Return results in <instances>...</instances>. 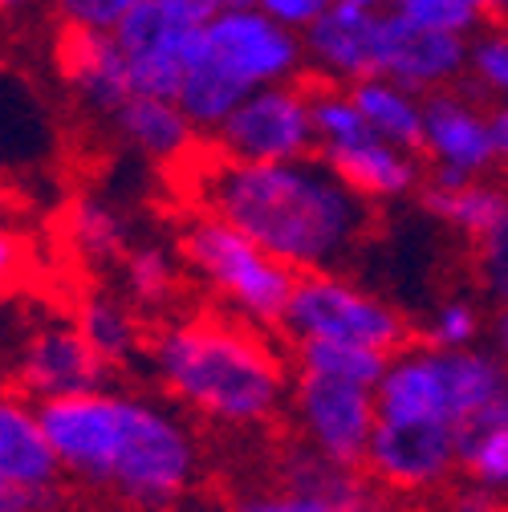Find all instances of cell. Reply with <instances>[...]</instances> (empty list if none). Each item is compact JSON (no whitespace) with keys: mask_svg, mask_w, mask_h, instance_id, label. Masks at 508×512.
Segmentation results:
<instances>
[{"mask_svg":"<svg viewBox=\"0 0 508 512\" xmlns=\"http://www.w3.org/2000/svg\"><path fill=\"white\" fill-rule=\"evenodd\" d=\"M484 102H508V17L484 21L468 37V78Z\"/></svg>","mask_w":508,"mask_h":512,"instance_id":"29","label":"cell"},{"mask_svg":"<svg viewBox=\"0 0 508 512\" xmlns=\"http://www.w3.org/2000/svg\"><path fill=\"white\" fill-rule=\"evenodd\" d=\"M175 252L187 281L208 297V305H220L261 330L281 326L297 273L281 265L273 252H265L248 232L216 212L196 208L175 232Z\"/></svg>","mask_w":508,"mask_h":512,"instance_id":"5","label":"cell"},{"mask_svg":"<svg viewBox=\"0 0 508 512\" xmlns=\"http://www.w3.org/2000/svg\"><path fill=\"white\" fill-rule=\"evenodd\" d=\"M378 13L330 5L322 21L301 33L305 57H309V78H326L342 86L374 78V17Z\"/></svg>","mask_w":508,"mask_h":512,"instance_id":"19","label":"cell"},{"mask_svg":"<svg viewBox=\"0 0 508 512\" xmlns=\"http://www.w3.org/2000/svg\"><path fill=\"white\" fill-rule=\"evenodd\" d=\"M25 261H29V248H25V240H21L13 228L0 224V293H9V289L21 281Z\"/></svg>","mask_w":508,"mask_h":512,"instance_id":"38","label":"cell"},{"mask_svg":"<svg viewBox=\"0 0 508 512\" xmlns=\"http://www.w3.org/2000/svg\"><path fill=\"white\" fill-rule=\"evenodd\" d=\"M61 0H0V17H17L29 9H57Z\"/></svg>","mask_w":508,"mask_h":512,"instance_id":"42","label":"cell"},{"mask_svg":"<svg viewBox=\"0 0 508 512\" xmlns=\"http://www.w3.org/2000/svg\"><path fill=\"white\" fill-rule=\"evenodd\" d=\"M114 269H118V293L147 317H167L187 285L179 252L159 240L131 244Z\"/></svg>","mask_w":508,"mask_h":512,"instance_id":"23","label":"cell"},{"mask_svg":"<svg viewBox=\"0 0 508 512\" xmlns=\"http://www.w3.org/2000/svg\"><path fill=\"white\" fill-rule=\"evenodd\" d=\"M460 476L508 496V399L464 427V435H460Z\"/></svg>","mask_w":508,"mask_h":512,"instance_id":"27","label":"cell"},{"mask_svg":"<svg viewBox=\"0 0 508 512\" xmlns=\"http://www.w3.org/2000/svg\"><path fill=\"white\" fill-rule=\"evenodd\" d=\"M476 281L480 289L496 301V305H508V228L496 232L492 240L476 244Z\"/></svg>","mask_w":508,"mask_h":512,"instance_id":"34","label":"cell"},{"mask_svg":"<svg viewBox=\"0 0 508 512\" xmlns=\"http://www.w3.org/2000/svg\"><path fill=\"white\" fill-rule=\"evenodd\" d=\"M374 74L419 94L460 86L468 78V37L411 25L387 5L374 17Z\"/></svg>","mask_w":508,"mask_h":512,"instance_id":"13","label":"cell"},{"mask_svg":"<svg viewBox=\"0 0 508 512\" xmlns=\"http://www.w3.org/2000/svg\"><path fill=\"white\" fill-rule=\"evenodd\" d=\"M200 33H204V25H183V21L167 17L155 0H143V5L114 29V41L126 57L135 94L175 98L187 61H192V53L200 45Z\"/></svg>","mask_w":508,"mask_h":512,"instance_id":"14","label":"cell"},{"mask_svg":"<svg viewBox=\"0 0 508 512\" xmlns=\"http://www.w3.org/2000/svg\"><path fill=\"white\" fill-rule=\"evenodd\" d=\"M476 9L484 13V21H496V17H508V0H476Z\"/></svg>","mask_w":508,"mask_h":512,"instance_id":"43","label":"cell"},{"mask_svg":"<svg viewBox=\"0 0 508 512\" xmlns=\"http://www.w3.org/2000/svg\"><path fill=\"white\" fill-rule=\"evenodd\" d=\"M53 66H57L61 86L70 90V98L98 122H106L126 98L135 94L131 70H126V57H122L114 33L57 25Z\"/></svg>","mask_w":508,"mask_h":512,"instance_id":"15","label":"cell"},{"mask_svg":"<svg viewBox=\"0 0 508 512\" xmlns=\"http://www.w3.org/2000/svg\"><path fill=\"white\" fill-rule=\"evenodd\" d=\"M143 362L159 395L212 431L265 435L289 415L293 358L273 342V330L220 305L159 317Z\"/></svg>","mask_w":508,"mask_h":512,"instance_id":"3","label":"cell"},{"mask_svg":"<svg viewBox=\"0 0 508 512\" xmlns=\"http://www.w3.org/2000/svg\"><path fill=\"white\" fill-rule=\"evenodd\" d=\"M208 143L228 159L269 163V159H301L313 155V110H309V78L261 86L236 102V110L208 135Z\"/></svg>","mask_w":508,"mask_h":512,"instance_id":"10","label":"cell"},{"mask_svg":"<svg viewBox=\"0 0 508 512\" xmlns=\"http://www.w3.org/2000/svg\"><path fill=\"white\" fill-rule=\"evenodd\" d=\"M143 317L147 313H139L122 293H110V289L86 293L74 309L78 330L86 334V342L110 370H126V366L143 362V350L151 338V326Z\"/></svg>","mask_w":508,"mask_h":512,"instance_id":"22","label":"cell"},{"mask_svg":"<svg viewBox=\"0 0 508 512\" xmlns=\"http://www.w3.org/2000/svg\"><path fill=\"white\" fill-rule=\"evenodd\" d=\"M110 366L94 354L78 322H41L13 350V387L37 403L98 391L110 382Z\"/></svg>","mask_w":508,"mask_h":512,"instance_id":"12","label":"cell"},{"mask_svg":"<svg viewBox=\"0 0 508 512\" xmlns=\"http://www.w3.org/2000/svg\"><path fill=\"white\" fill-rule=\"evenodd\" d=\"M334 5H346V9H362V13H378V9H387L391 0H334Z\"/></svg>","mask_w":508,"mask_h":512,"instance_id":"44","label":"cell"},{"mask_svg":"<svg viewBox=\"0 0 508 512\" xmlns=\"http://www.w3.org/2000/svg\"><path fill=\"white\" fill-rule=\"evenodd\" d=\"M192 208L216 212L248 232L293 273L346 269L374 236L378 208L322 159H228L212 143L183 163Z\"/></svg>","mask_w":508,"mask_h":512,"instance_id":"1","label":"cell"},{"mask_svg":"<svg viewBox=\"0 0 508 512\" xmlns=\"http://www.w3.org/2000/svg\"><path fill=\"white\" fill-rule=\"evenodd\" d=\"M273 480L317 492L334 512H395V496L383 484H374L366 468L334 464L326 456L309 452V447L297 439L285 443L273 456Z\"/></svg>","mask_w":508,"mask_h":512,"instance_id":"18","label":"cell"},{"mask_svg":"<svg viewBox=\"0 0 508 512\" xmlns=\"http://www.w3.org/2000/svg\"><path fill=\"white\" fill-rule=\"evenodd\" d=\"M374 395L378 415L387 419L452 423L464 431L508 399V366L488 346L443 350L431 342H411L391 354Z\"/></svg>","mask_w":508,"mask_h":512,"instance_id":"4","label":"cell"},{"mask_svg":"<svg viewBox=\"0 0 508 512\" xmlns=\"http://www.w3.org/2000/svg\"><path fill=\"white\" fill-rule=\"evenodd\" d=\"M285 423L293 439L305 443L309 452L334 464L362 468L378 427V395L374 387H358V382L293 370Z\"/></svg>","mask_w":508,"mask_h":512,"instance_id":"7","label":"cell"},{"mask_svg":"<svg viewBox=\"0 0 508 512\" xmlns=\"http://www.w3.org/2000/svg\"><path fill=\"white\" fill-rule=\"evenodd\" d=\"M57 508H61V488H33L0 476V512H57Z\"/></svg>","mask_w":508,"mask_h":512,"instance_id":"36","label":"cell"},{"mask_svg":"<svg viewBox=\"0 0 508 512\" xmlns=\"http://www.w3.org/2000/svg\"><path fill=\"white\" fill-rule=\"evenodd\" d=\"M362 118L374 135H383L399 147H415L419 151V139H423V102L427 94L395 82V78H362L350 86Z\"/></svg>","mask_w":508,"mask_h":512,"instance_id":"26","label":"cell"},{"mask_svg":"<svg viewBox=\"0 0 508 512\" xmlns=\"http://www.w3.org/2000/svg\"><path fill=\"white\" fill-rule=\"evenodd\" d=\"M204 45L216 66L244 86L248 94L277 82H297L309 78V57H305V37L277 25L265 17L252 0L244 5H228L216 21L204 25Z\"/></svg>","mask_w":508,"mask_h":512,"instance_id":"9","label":"cell"},{"mask_svg":"<svg viewBox=\"0 0 508 512\" xmlns=\"http://www.w3.org/2000/svg\"><path fill=\"white\" fill-rule=\"evenodd\" d=\"M61 476L131 512H175L204 480L196 419L167 395L98 387L41 403Z\"/></svg>","mask_w":508,"mask_h":512,"instance_id":"2","label":"cell"},{"mask_svg":"<svg viewBox=\"0 0 508 512\" xmlns=\"http://www.w3.org/2000/svg\"><path fill=\"white\" fill-rule=\"evenodd\" d=\"M443 512H508V496L460 476L443 488Z\"/></svg>","mask_w":508,"mask_h":512,"instance_id":"35","label":"cell"},{"mask_svg":"<svg viewBox=\"0 0 508 512\" xmlns=\"http://www.w3.org/2000/svg\"><path fill=\"white\" fill-rule=\"evenodd\" d=\"M139 5H143V0H61V5L53 9V17H57V25L114 33Z\"/></svg>","mask_w":508,"mask_h":512,"instance_id":"33","label":"cell"},{"mask_svg":"<svg viewBox=\"0 0 508 512\" xmlns=\"http://www.w3.org/2000/svg\"><path fill=\"white\" fill-rule=\"evenodd\" d=\"M224 512H334L317 492H305V488H293L285 480H273V484H252V488H240Z\"/></svg>","mask_w":508,"mask_h":512,"instance_id":"32","label":"cell"},{"mask_svg":"<svg viewBox=\"0 0 508 512\" xmlns=\"http://www.w3.org/2000/svg\"><path fill=\"white\" fill-rule=\"evenodd\" d=\"M488 313L480 305V297L472 293H452L443 297L423 322V342L443 346V350H468V346H484L488 334Z\"/></svg>","mask_w":508,"mask_h":512,"instance_id":"30","label":"cell"},{"mask_svg":"<svg viewBox=\"0 0 508 512\" xmlns=\"http://www.w3.org/2000/svg\"><path fill=\"white\" fill-rule=\"evenodd\" d=\"M106 131L126 147L159 167H183L200 147L196 122L183 114V106L167 94H131L110 118Z\"/></svg>","mask_w":508,"mask_h":512,"instance_id":"17","label":"cell"},{"mask_svg":"<svg viewBox=\"0 0 508 512\" xmlns=\"http://www.w3.org/2000/svg\"><path fill=\"white\" fill-rule=\"evenodd\" d=\"M460 427L452 423H419L378 415L366 472L395 500H431L460 480Z\"/></svg>","mask_w":508,"mask_h":512,"instance_id":"8","label":"cell"},{"mask_svg":"<svg viewBox=\"0 0 508 512\" xmlns=\"http://www.w3.org/2000/svg\"><path fill=\"white\" fill-rule=\"evenodd\" d=\"M293 370L301 374H322V378H342V382H358V387H378L391 354L370 350V346H354V342H297L289 346Z\"/></svg>","mask_w":508,"mask_h":512,"instance_id":"28","label":"cell"},{"mask_svg":"<svg viewBox=\"0 0 508 512\" xmlns=\"http://www.w3.org/2000/svg\"><path fill=\"white\" fill-rule=\"evenodd\" d=\"M484 346L508 366V305H496L488 313V334H484Z\"/></svg>","mask_w":508,"mask_h":512,"instance_id":"40","label":"cell"},{"mask_svg":"<svg viewBox=\"0 0 508 512\" xmlns=\"http://www.w3.org/2000/svg\"><path fill=\"white\" fill-rule=\"evenodd\" d=\"M419 155L427 183H464L496 171L492 102H484L468 82L435 90L423 102Z\"/></svg>","mask_w":508,"mask_h":512,"instance_id":"11","label":"cell"},{"mask_svg":"<svg viewBox=\"0 0 508 512\" xmlns=\"http://www.w3.org/2000/svg\"><path fill=\"white\" fill-rule=\"evenodd\" d=\"M492 139H496V171L508 179V102H492Z\"/></svg>","mask_w":508,"mask_h":512,"instance_id":"41","label":"cell"},{"mask_svg":"<svg viewBox=\"0 0 508 512\" xmlns=\"http://www.w3.org/2000/svg\"><path fill=\"white\" fill-rule=\"evenodd\" d=\"M61 228H66V244L78 261L94 265V269H110L122 261V252L131 248V220L122 216L118 204L102 200V196H78L66 216H61Z\"/></svg>","mask_w":508,"mask_h":512,"instance_id":"25","label":"cell"},{"mask_svg":"<svg viewBox=\"0 0 508 512\" xmlns=\"http://www.w3.org/2000/svg\"><path fill=\"white\" fill-rule=\"evenodd\" d=\"M155 5L183 25H208L228 9V0H155Z\"/></svg>","mask_w":508,"mask_h":512,"instance_id":"39","label":"cell"},{"mask_svg":"<svg viewBox=\"0 0 508 512\" xmlns=\"http://www.w3.org/2000/svg\"><path fill=\"white\" fill-rule=\"evenodd\" d=\"M265 17H273L277 25L293 29V33H305L309 25L322 21V13L334 5V0H252Z\"/></svg>","mask_w":508,"mask_h":512,"instance_id":"37","label":"cell"},{"mask_svg":"<svg viewBox=\"0 0 508 512\" xmlns=\"http://www.w3.org/2000/svg\"><path fill=\"white\" fill-rule=\"evenodd\" d=\"M49 155V106L21 74L0 70V163L29 167Z\"/></svg>","mask_w":508,"mask_h":512,"instance_id":"24","label":"cell"},{"mask_svg":"<svg viewBox=\"0 0 508 512\" xmlns=\"http://www.w3.org/2000/svg\"><path fill=\"white\" fill-rule=\"evenodd\" d=\"M391 9L407 17L411 25H423L435 33L472 37L484 25V13L476 9V0H391Z\"/></svg>","mask_w":508,"mask_h":512,"instance_id":"31","label":"cell"},{"mask_svg":"<svg viewBox=\"0 0 508 512\" xmlns=\"http://www.w3.org/2000/svg\"><path fill=\"white\" fill-rule=\"evenodd\" d=\"M277 334L285 346L354 342V346H370L383 354H399L403 346L415 342L411 317L383 293L346 277L342 269L297 273Z\"/></svg>","mask_w":508,"mask_h":512,"instance_id":"6","label":"cell"},{"mask_svg":"<svg viewBox=\"0 0 508 512\" xmlns=\"http://www.w3.org/2000/svg\"><path fill=\"white\" fill-rule=\"evenodd\" d=\"M0 476L33 488L66 484L53 439L41 419V403L17 387H0Z\"/></svg>","mask_w":508,"mask_h":512,"instance_id":"20","label":"cell"},{"mask_svg":"<svg viewBox=\"0 0 508 512\" xmlns=\"http://www.w3.org/2000/svg\"><path fill=\"white\" fill-rule=\"evenodd\" d=\"M419 204L431 220L476 248L508 228V179L480 175L464 183H423Z\"/></svg>","mask_w":508,"mask_h":512,"instance_id":"21","label":"cell"},{"mask_svg":"<svg viewBox=\"0 0 508 512\" xmlns=\"http://www.w3.org/2000/svg\"><path fill=\"white\" fill-rule=\"evenodd\" d=\"M322 159L374 208L419 200V191L427 183V167H423V155L415 147H399L374 131H366L362 139H354L346 147L326 151Z\"/></svg>","mask_w":508,"mask_h":512,"instance_id":"16","label":"cell"}]
</instances>
